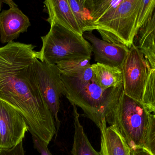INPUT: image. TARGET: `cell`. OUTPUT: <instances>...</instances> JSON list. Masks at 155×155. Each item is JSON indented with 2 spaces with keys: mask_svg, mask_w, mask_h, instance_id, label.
<instances>
[{
  "mask_svg": "<svg viewBox=\"0 0 155 155\" xmlns=\"http://www.w3.org/2000/svg\"><path fill=\"white\" fill-rule=\"evenodd\" d=\"M35 48L14 41L0 47V101L18 112L31 135L48 145L57 129L37 81Z\"/></svg>",
  "mask_w": 155,
  "mask_h": 155,
  "instance_id": "6da1fadb",
  "label": "cell"
},
{
  "mask_svg": "<svg viewBox=\"0 0 155 155\" xmlns=\"http://www.w3.org/2000/svg\"><path fill=\"white\" fill-rule=\"evenodd\" d=\"M123 137L131 150L141 148L155 155V115L140 103L120 95L106 118Z\"/></svg>",
  "mask_w": 155,
  "mask_h": 155,
  "instance_id": "7a4b0ae2",
  "label": "cell"
},
{
  "mask_svg": "<svg viewBox=\"0 0 155 155\" xmlns=\"http://www.w3.org/2000/svg\"><path fill=\"white\" fill-rule=\"evenodd\" d=\"M140 0H122L116 8L91 24L85 32L97 30L102 40L130 48L137 34V22Z\"/></svg>",
  "mask_w": 155,
  "mask_h": 155,
  "instance_id": "3957f363",
  "label": "cell"
},
{
  "mask_svg": "<svg viewBox=\"0 0 155 155\" xmlns=\"http://www.w3.org/2000/svg\"><path fill=\"white\" fill-rule=\"evenodd\" d=\"M47 35L41 37L42 46L38 58L49 65L69 60L91 57V45L82 35L56 23L51 24Z\"/></svg>",
  "mask_w": 155,
  "mask_h": 155,
  "instance_id": "277c9868",
  "label": "cell"
},
{
  "mask_svg": "<svg viewBox=\"0 0 155 155\" xmlns=\"http://www.w3.org/2000/svg\"><path fill=\"white\" fill-rule=\"evenodd\" d=\"M34 68L41 92L53 114L56 127L58 130L60 126L58 116L60 105V98L67 94L61 74L56 65H49L38 58L35 59Z\"/></svg>",
  "mask_w": 155,
  "mask_h": 155,
  "instance_id": "5b68a950",
  "label": "cell"
},
{
  "mask_svg": "<svg viewBox=\"0 0 155 155\" xmlns=\"http://www.w3.org/2000/svg\"><path fill=\"white\" fill-rule=\"evenodd\" d=\"M121 71L124 93L141 104L148 64L142 52L133 45L129 49Z\"/></svg>",
  "mask_w": 155,
  "mask_h": 155,
  "instance_id": "8992f818",
  "label": "cell"
},
{
  "mask_svg": "<svg viewBox=\"0 0 155 155\" xmlns=\"http://www.w3.org/2000/svg\"><path fill=\"white\" fill-rule=\"evenodd\" d=\"M28 127L22 116L0 101V149L11 148L23 141Z\"/></svg>",
  "mask_w": 155,
  "mask_h": 155,
  "instance_id": "52a82bcc",
  "label": "cell"
},
{
  "mask_svg": "<svg viewBox=\"0 0 155 155\" xmlns=\"http://www.w3.org/2000/svg\"><path fill=\"white\" fill-rule=\"evenodd\" d=\"M82 36L90 42L97 63L121 69L129 48L122 44L110 43L100 39L91 32L83 33Z\"/></svg>",
  "mask_w": 155,
  "mask_h": 155,
  "instance_id": "ba28073f",
  "label": "cell"
},
{
  "mask_svg": "<svg viewBox=\"0 0 155 155\" xmlns=\"http://www.w3.org/2000/svg\"><path fill=\"white\" fill-rule=\"evenodd\" d=\"M28 16L18 6L10 8L0 13V40L3 44L13 41L21 33L28 31L31 26Z\"/></svg>",
  "mask_w": 155,
  "mask_h": 155,
  "instance_id": "9c48e42d",
  "label": "cell"
},
{
  "mask_svg": "<svg viewBox=\"0 0 155 155\" xmlns=\"http://www.w3.org/2000/svg\"><path fill=\"white\" fill-rule=\"evenodd\" d=\"M43 3L48 14L47 21L50 25L59 24L82 36L83 33L72 13L68 0H47Z\"/></svg>",
  "mask_w": 155,
  "mask_h": 155,
  "instance_id": "30bf717a",
  "label": "cell"
},
{
  "mask_svg": "<svg viewBox=\"0 0 155 155\" xmlns=\"http://www.w3.org/2000/svg\"><path fill=\"white\" fill-rule=\"evenodd\" d=\"M98 127L101 136V155H131V149L123 137L113 126L107 127L106 119L102 120Z\"/></svg>",
  "mask_w": 155,
  "mask_h": 155,
  "instance_id": "8fae6325",
  "label": "cell"
},
{
  "mask_svg": "<svg viewBox=\"0 0 155 155\" xmlns=\"http://www.w3.org/2000/svg\"><path fill=\"white\" fill-rule=\"evenodd\" d=\"M155 12L138 30L133 45L139 50L150 68L155 69Z\"/></svg>",
  "mask_w": 155,
  "mask_h": 155,
  "instance_id": "7c38bea8",
  "label": "cell"
},
{
  "mask_svg": "<svg viewBox=\"0 0 155 155\" xmlns=\"http://www.w3.org/2000/svg\"><path fill=\"white\" fill-rule=\"evenodd\" d=\"M94 80L103 90L117 87L123 83L121 69L97 63L91 65Z\"/></svg>",
  "mask_w": 155,
  "mask_h": 155,
  "instance_id": "4fadbf2b",
  "label": "cell"
},
{
  "mask_svg": "<svg viewBox=\"0 0 155 155\" xmlns=\"http://www.w3.org/2000/svg\"><path fill=\"white\" fill-rule=\"evenodd\" d=\"M72 105L75 130L71 153L73 155H101L91 144L80 121V114L77 107Z\"/></svg>",
  "mask_w": 155,
  "mask_h": 155,
  "instance_id": "5bb4252c",
  "label": "cell"
},
{
  "mask_svg": "<svg viewBox=\"0 0 155 155\" xmlns=\"http://www.w3.org/2000/svg\"><path fill=\"white\" fill-rule=\"evenodd\" d=\"M122 0H86V4L90 13L91 22L86 29L107 14L111 9L117 7Z\"/></svg>",
  "mask_w": 155,
  "mask_h": 155,
  "instance_id": "9a60e30c",
  "label": "cell"
},
{
  "mask_svg": "<svg viewBox=\"0 0 155 155\" xmlns=\"http://www.w3.org/2000/svg\"><path fill=\"white\" fill-rule=\"evenodd\" d=\"M147 64V77L143 88L141 104L149 111L155 113V69L152 68L148 63Z\"/></svg>",
  "mask_w": 155,
  "mask_h": 155,
  "instance_id": "2e32d148",
  "label": "cell"
},
{
  "mask_svg": "<svg viewBox=\"0 0 155 155\" xmlns=\"http://www.w3.org/2000/svg\"><path fill=\"white\" fill-rule=\"evenodd\" d=\"M91 57L69 60L56 64L61 75L70 77L81 73L91 67Z\"/></svg>",
  "mask_w": 155,
  "mask_h": 155,
  "instance_id": "e0dca14e",
  "label": "cell"
},
{
  "mask_svg": "<svg viewBox=\"0 0 155 155\" xmlns=\"http://www.w3.org/2000/svg\"><path fill=\"white\" fill-rule=\"evenodd\" d=\"M72 13L82 32L90 25L91 18L86 0H68Z\"/></svg>",
  "mask_w": 155,
  "mask_h": 155,
  "instance_id": "ac0fdd59",
  "label": "cell"
},
{
  "mask_svg": "<svg viewBox=\"0 0 155 155\" xmlns=\"http://www.w3.org/2000/svg\"><path fill=\"white\" fill-rule=\"evenodd\" d=\"M155 0H140L137 19V32L147 22L155 13Z\"/></svg>",
  "mask_w": 155,
  "mask_h": 155,
  "instance_id": "d6986e66",
  "label": "cell"
},
{
  "mask_svg": "<svg viewBox=\"0 0 155 155\" xmlns=\"http://www.w3.org/2000/svg\"><path fill=\"white\" fill-rule=\"evenodd\" d=\"M34 147L39 152L41 155H53L48 148V144L43 142L36 136L32 135Z\"/></svg>",
  "mask_w": 155,
  "mask_h": 155,
  "instance_id": "ffe728a7",
  "label": "cell"
},
{
  "mask_svg": "<svg viewBox=\"0 0 155 155\" xmlns=\"http://www.w3.org/2000/svg\"><path fill=\"white\" fill-rule=\"evenodd\" d=\"M0 155H25L23 141L11 148L0 149Z\"/></svg>",
  "mask_w": 155,
  "mask_h": 155,
  "instance_id": "44dd1931",
  "label": "cell"
},
{
  "mask_svg": "<svg viewBox=\"0 0 155 155\" xmlns=\"http://www.w3.org/2000/svg\"><path fill=\"white\" fill-rule=\"evenodd\" d=\"M131 155H152L143 149L138 148L131 150Z\"/></svg>",
  "mask_w": 155,
  "mask_h": 155,
  "instance_id": "7402d4cb",
  "label": "cell"
},
{
  "mask_svg": "<svg viewBox=\"0 0 155 155\" xmlns=\"http://www.w3.org/2000/svg\"><path fill=\"white\" fill-rule=\"evenodd\" d=\"M4 3H6V4H8L10 8L12 7H15V6H18L12 1H10V0H7V1H4Z\"/></svg>",
  "mask_w": 155,
  "mask_h": 155,
  "instance_id": "603a6c76",
  "label": "cell"
},
{
  "mask_svg": "<svg viewBox=\"0 0 155 155\" xmlns=\"http://www.w3.org/2000/svg\"><path fill=\"white\" fill-rule=\"evenodd\" d=\"M4 3V1H0V11L2 9V3Z\"/></svg>",
  "mask_w": 155,
  "mask_h": 155,
  "instance_id": "cb8c5ba5",
  "label": "cell"
}]
</instances>
